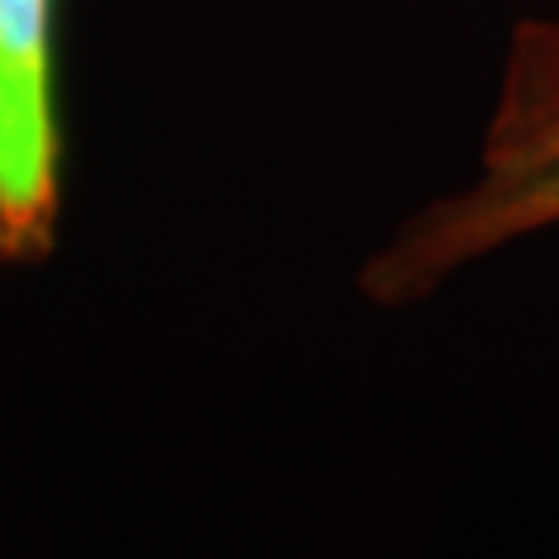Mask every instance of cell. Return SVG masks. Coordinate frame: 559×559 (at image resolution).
Instances as JSON below:
<instances>
[{
  "mask_svg": "<svg viewBox=\"0 0 559 559\" xmlns=\"http://www.w3.org/2000/svg\"><path fill=\"white\" fill-rule=\"evenodd\" d=\"M532 33L546 47L532 51L522 43L513 57V80L489 135L480 182L433 205L378 261L373 289L406 299L499 242L559 224V28Z\"/></svg>",
  "mask_w": 559,
  "mask_h": 559,
  "instance_id": "6da1fadb",
  "label": "cell"
},
{
  "mask_svg": "<svg viewBox=\"0 0 559 559\" xmlns=\"http://www.w3.org/2000/svg\"><path fill=\"white\" fill-rule=\"evenodd\" d=\"M61 215V121L51 0H0V261L51 248Z\"/></svg>",
  "mask_w": 559,
  "mask_h": 559,
  "instance_id": "7a4b0ae2",
  "label": "cell"
}]
</instances>
